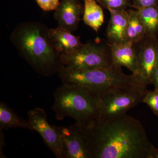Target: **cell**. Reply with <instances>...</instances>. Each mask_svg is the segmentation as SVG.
<instances>
[{
    "instance_id": "1",
    "label": "cell",
    "mask_w": 158,
    "mask_h": 158,
    "mask_svg": "<svg viewBox=\"0 0 158 158\" xmlns=\"http://www.w3.org/2000/svg\"><path fill=\"white\" fill-rule=\"evenodd\" d=\"M81 125L91 158H158V148L132 116L97 117Z\"/></svg>"
},
{
    "instance_id": "2",
    "label": "cell",
    "mask_w": 158,
    "mask_h": 158,
    "mask_svg": "<svg viewBox=\"0 0 158 158\" xmlns=\"http://www.w3.org/2000/svg\"><path fill=\"white\" fill-rule=\"evenodd\" d=\"M48 27L37 22L20 23L10 39L20 56L37 73L44 77L59 73L63 65L61 55L54 48Z\"/></svg>"
},
{
    "instance_id": "3",
    "label": "cell",
    "mask_w": 158,
    "mask_h": 158,
    "mask_svg": "<svg viewBox=\"0 0 158 158\" xmlns=\"http://www.w3.org/2000/svg\"><path fill=\"white\" fill-rule=\"evenodd\" d=\"M59 74L63 84L85 89L97 97L116 87L140 84L133 74H125L121 68L113 65L88 69H75L62 66Z\"/></svg>"
},
{
    "instance_id": "4",
    "label": "cell",
    "mask_w": 158,
    "mask_h": 158,
    "mask_svg": "<svg viewBox=\"0 0 158 158\" xmlns=\"http://www.w3.org/2000/svg\"><path fill=\"white\" fill-rule=\"evenodd\" d=\"M54 98L52 110L57 120L70 117L84 124L98 117L97 97L85 89L62 83Z\"/></svg>"
},
{
    "instance_id": "5",
    "label": "cell",
    "mask_w": 158,
    "mask_h": 158,
    "mask_svg": "<svg viewBox=\"0 0 158 158\" xmlns=\"http://www.w3.org/2000/svg\"><path fill=\"white\" fill-rule=\"evenodd\" d=\"M140 84L119 86L105 91L98 97V118L110 119L123 116L142 103L148 90Z\"/></svg>"
},
{
    "instance_id": "6",
    "label": "cell",
    "mask_w": 158,
    "mask_h": 158,
    "mask_svg": "<svg viewBox=\"0 0 158 158\" xmlns=\"http://www.w3.org/2000/svg\"><path fill=\"white\" fill-rule=\"evenodd\" d=\"M61 59L63 66L75 69L102 68L112 65L110 43H103L98 40L83 44L72 53L61 56Z\"/></svg>"
},
{
    "instance_id": "7",
    "label": "cell",
    "mask_w": 158,
    "mask_h": 158,
    "mask_svg": "<svg viewBox=\"0 0 158 158\" xmlns=\"http://www.w3.org/2000/svg\"><path fill=\"white\" fill-rule=\"evenodd\" d=\"M137 56V67L134 74L141 85L152 84L154 71L158 64L157 37L145 35L141 40L134 43Z\"/></svg>"
},
{
    "instance_id": "8",
    "label": "cell",
    "mask_w": 158,
    "mask_h": 158,
    "mask_svg": "<svg viewBox=\"0 0 158 158\" xmlns=\"http://www.w3.org/2000/svg\"><path fill=\"white\" fill-rule=\"evenodd\" d=\"M27 116L33 131L39 133L56 157L64 158V148L62 139L55 126L49 123L45 110L41 108H35L29 111Z\"/></svg>"
},
{
    "instance_id": "9",
    "label": "cell",
    "mask_w": 158,
    "mask_h": 158,
    "mask_svg": "<svg viewBox=\"0 0 158 158\" xmlns=\"http://www.w3.org/2000/svg\"><path fill=\"white\" fill-rule=\"evenodd\" d=\"M55 127L63 143L64 158H91L81 124Z\"/></svg>"
},
{
    "instance_id": "10",
    "label": "cell",
    "mask_w": 158,
    "mask_h": 158,
    "mask_svg": "<svg viewBox=\"0 0 158 158\" xmlns=\"http://www.w3.org/2000/svg\"><path fill=\"white\" fill-rule=\"evenodd\" d=\"M84 10L79 0H62L54 14L58 27L71 32L75 31Z\"/></svg>"
},
{
    "instance_id": "11",
    "label": "cell",
    "mask_w": 158,
    "mask_h": 158,
    "mask_svg": "<svg viewBox=\"0 0 158 158\" xmlns=\"http://www.w3.org/2000/svg\"><path fill=\"white\" fill-rule=\"evenodd\" d=\"M112 65L129 69L134 74L137 67V56L134 43L129 41L118 44H110Z\"/></svg>"
},
{
    "instance_id": "12",
    "label": "cell",
    "mask_w": 158,
    "mask_h": 158,
    "mask_svg": "<svg viewBox=\"0 0 158 158\" xmlns=\"http://www.w3.org/2000/svg\"><path fill=\"white\" fill-rule=\"evenodd\" d=\"M49 34L54 48L61 56L72 53L83 44L80 36L59 27L50 29Z\"/></svg>"
},
{
    "instance_id": "13",
    "label": "cell",
    "mask_w": 158,
    "mask_h": 158,
    "mask_svg": "<svg viewBox=\"0 0 158 158\" xmlns=\"http://www.w3.org/2000/svg\"><path fill=\"white\" fill-rule=\"evenodd\" d=\"M111 18L106 30V37L110 44L127 41L126 37L128 14L127 10L109 9Z\"/></svg>"
},
{
    "instance_id": "14",
    "label": "cell",
    "mask_w": 158,
    "mask_h": 158,
    "mask_svg": "<svg viewBox=\"0 0 158 158\" xmlns=\"http://www.w3.org/2000/svg\"><path fill=\"white\" fill-rule=\"evenodd\" d=\"M24 128L33 131L28 120L22 118L5 103H0V130Z\"/></svg>"
},
{
    "instance_id": "15",
    "label": "cell",
    "mask_w": 158,
    "mask_h": 158,
    "mask_svg": "<svg viewBox=\"0 0 158 158\" xmlns=\"http://www.w3.org/2000/svg\"><path fill=\"white\" fill-rule=\"evenodd\" d=\"M84 2L83 20L97 33L104 22L102 7L95 0H84Z\"/></svg>"
},
{
    "instance_id": "16",
    "label": "cell",
    "mask_w": 158,
    "mask_h": 158,
    "mask_svg": "<svg viewBox=\"0 0 158 158\" xmlns=\"http://www.w3.org/2000/svg\"><path fill=\"white\" fill-rule=\"evenodd\" d=\"M127 12L128 21L127 28V40L135 43L144 37L146 30L138 10L129 9H128Z\"/></svg>"
},
{
    "instance_id": "17",
    "label": "cell",
    "mask_w": 158,
    "mask_h": 158,
    "mask_svg": "<svg viewBox=\"0 0 158 158\" xmlns=\"http://www.w3.org/2000/svg\"><path fill=\"white\" fill-rule=\"evenodd\" d=\"M138 11L146 30L145 35L157 37L158 35V5L139 9Z\"/></svg>"
},
{
    "instance_id": "18",
    "label": "cell",
    "mask_w": 158,
    "mask_h": 158,
    "mask_svg": "<svg viewBox=\"0 0 158 158\" xmlns=\"http://www.w3.org/2000/svg\"><path fill=\"white\" fill-rule=\"evenodd\" d=\"M102 8L113 10H127L131 8L130 0H95Z\"/></svg>"
},
{
    "instance_id": "19",
    "label": "cell",
    "mask_w": 158,
    "mask_h": 158,
    "mask_svg": "<svg viewBox=\"0 0 158 158\" xmlns=\"http://www.w3.org/2000/svg\"><path fill=\"white\" fill-rule=\"evenodd\" d=\"M142 103L148 106L154 113L158 116V91L154 90L153 91H148Z\"/></svg>"
},
{
    "instance_id": "20",
    "label": "cell",
    "mask_w": 158,
    "mask_h": 158,
    "mask_svg": "<svg viewBox=\"0 0 158 158\" xmlns=\"http://www.w3.org/2000/svg\"><path fill=\"white\" fill-rule=\"evenodd\" d=\"M44 11H49L56 10L60 4L59 0H36Z\"/></svg>"
},
{
    "instance_id": "21",
    "label": "cell",
    "mask_w": 158,
    "mask_h": 158,
    "mask_svg": "<svg viewBox=\"0 0 158 158\" xmlns=\"http://www.w3.org/2000/svg\"><path fill=\"white\" fill-rule=\"evenodd\" d=\"M131 8L141 9L158 5V0H130Z\"/></svg>"
},
{
    "instance_id": "22",
    "label": "cell",
    "mask_w": 158,
    "mask_h": 158,
    "mask_svg": "<svg viewBox=\"0 0 158 158\" xmlns=\"http://www.w3.org/2000/svg\"><path fill=\"white\" fill-rule=\"evenodd\" d=\"M152 84L154 86L155 90L158 91V64L153 74Z\"/></svg>"
}]
</instances>
